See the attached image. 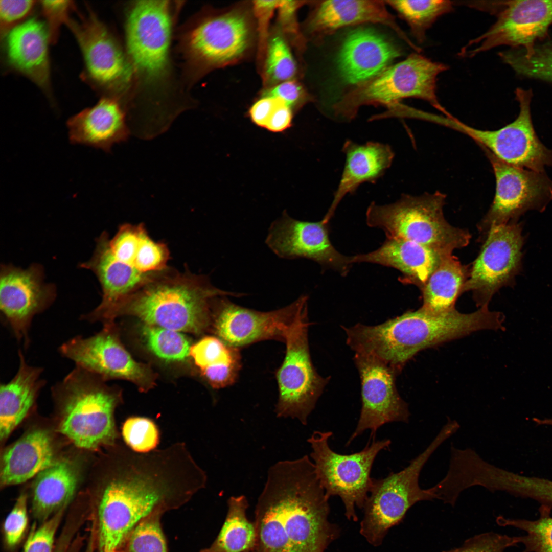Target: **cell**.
<instances>
[{"instance_id":"cell-51","label":"cell","mask_w":552,"mask_h":552,"mask_svg":"<svg viewBox=\"0 0 552 552\" xmlns=\"http://www.w3.org/2000/svg\"><path fill=\"white\" fill-rule=\"evenodd\" d=\"M279 101V99L270 97H262L258 100L249 109L252 122L259 126L265 127Z\"/></svg>"},{"instance_id":"cell-34","label":"cell","mask_w":552,"mask_h":552,"mask_svg":"<svg viewBox=\"0 0 552 552\" xmlns=\"http://www.w3.org/2000/svg\"><path fill=\"white\" fill-rule=\"evenodd\" d=\"M227 512L220 531L212 544L200 552H252L257 542L254 522L246 512L249 504L244 495L227 500Z\"/></svg>"},{"instance_id":"cell-2","label":"cell","mask_w":552,"mask_h":552,"mask_svg":"<svg viewBox=\"0 0 552 552\" xmlns=\"http://www.w3.org/2000/svg\"><path fill=\"white\" fill-rule=\"evenodd\" d=\"M308 455L271 466L255 510L252 552H325L340 535Z\"/></svg>"},{"instance_id":"cell-46","label":"cell","mask_w":552,"mask_h":552,"mask_svg":"<svg viewBox=\"0 0 552 552\" xmlns=\"http://www.w3.org/2000/svg\"><path fill=\"white\" fill-rule=\"evenodd\" d=\"M40 6L52 43L57 39L60 27L70 20V12L74 8L70 1H42Z\"/></svg>"},{"instance_id":"cell-10","label":"cell","mask_w":552,"mask_h":552,"mask_svg":"<svg viewBox=\"0 0 552 552\" xmlns=\"http://www.w3.org/2000/svg\"><path fill=\"white\" fill-rule=\"evenodd\" d=\"M168 1H139L131 5L125 22L127 55L134 80L157 84L168 76L173 13Z\"/></svg>"},{"instance_id":"cell-13","label":"cell","mask_w":552,"mask_h":552,"mask_svg":"<svg viewBox=\"0 0 552 552\" xmlns=\"http://www.w3.org/2000/svg\"><path fill=\"white\" fill-rule=\"evenodd\" d=\"M490 161L496 179L493 201L478 225L484 242L493 227L518 223L527 211L543 212L552 200V180L545 172L517 167L499 159L482 148Z\"/></svg>"},{"instance_id":"cell-9","label":"cell","mask_w":552,"mask_h":552,"mask_svg":"<svg viewBox=\"0 0 552 552\" xmlns=\"http://www.w3.org/2000/svg\"><path fill=\"white\" fill-rule=\"evenodd\" d=\"M332 431H314L307 441L312 451L318 479L326 496H338L344 505L347 518L358 520L356 507L362 509L371 489L370 476L374 462L380 451L388 449L389 439L373 441L361 451L350 454L334 452L329 446Z\"/></svg>"},{"instance_id":"cell-1","label":"cell","mask_w":552,"mask_h":552,"mask_svg":"<svg viewBox=\"0 0 552 552\" xmlns=\"http://www.w3.org/2000/svg\"><path fill=\"white\" fill-rule=\"evenodd\" d=\"M112 467L102 486L96 528L98 552H120L142 520L189 501L207 484L205 472L183 442L148 453L112 446Z\"/></svg>"},{"instance_id":"cell-12","label":"cell","mask_w":552,"mask_h":552,"mask_svg":"<svg viewBox=\"0 0 552 552\" xmlns=\"http://www.w3.org/2000/svg\"><path fill=\"white\" fill-rule=\"evenodd\" d=\"M252 31L249 17L240 10L203 17L183 34L185 59L192 69L199 72L233 64L248 51Z\"/></svg>"},{"instance_id":"cell-24","label":"cell","mask_w":552,"mask_h":552,"mask_svg":"<svg viewBox=\"0 0 552 552\" xmlns=\"http://www.w3.org/2000/svg\"><path fill=\"white\" fill-rule=\"evenodd\" d=\"M402 55L400 49L376 31L358 27L343 39L336 57L341 80L354 86L378 76Z\"/></svg>"},{"instance_id":"cell-38","label":"cell","mask_w":552,"mask_h":552,"mask_svg":"<svg viewBox=\"0 0 552 552\" xmlns=\"http://www.w3.org/2000/svg\"><path fill=\"white\" fill-rule=\"evenodd\" d=\"M540 516L535 520L509 518L498 516L497 523L500 526H511L524 532L516 536L518 544L524 549L521 552H552V517L550 512L541 509Z\"/></svg>"},{"instance_id":"cell-49","label":"cell","mask_w":552,"mask_h":552,"mask_svg":"<svg viewBox=\"0 0 552 552\" xmlns=\"http://www.w3.org/2000/svg\"><path fill=\"white\" fill-rule=\"evenodd\" d=\"M280 1H254L252 8L257 21L259 57L263 59L268 41V27L270 20L277 10Z\"/></svg>"},{"instance_id":"cell-20","label":"cell","mask_w":552,"mask_h":552,"mask_svg":"<svg viewBox=\"0 0 552 552\" xmlns=\"http://www.w3.org/2000/svg\"><path fill=\"white\" fill-rule=\"evenodd\" d=\"M62 356L101 377L123 379L137 385L143 390L153 384L150 370L134 360L120 342L112 324L87 337L77 336L59 349Z\"/></svg>"},{"instance_id":"cell-35","label":"cell","mask_w":552,"mask_h":552,"mask_svg":"<svg viewBox=\"0 0 552 552\" xmlns=\"http://www.w3.org/2000/svg\"><path fill=\"white\" fill-rule=\"evenodd\" d=\"M408 25L413 36L419 43L425 39L427 30L441 16L453 10L450 1H386Z\"/></svg>"},{"instance_id":"cell-32","label":"cell","mask_w":552,"mask_h":552,"mask_svg":"<svg viewBox=\"0 0 552 552\" xmlns=\"http://www.w3.org/2000/svg\"><path fill=\"white\" fill-rule=\"evenodd\" d=\"M79 474L67 459L56 461L36 477L33 486L32 511L41 523L65 508L76 491Z\"/></svg>"},{"instance_id":"cell-28","label":"cell","mask_w":552,"mask_h":552,"mask_svg":"<svg viewBox=\"0 0 552 552\" xmlns=\"http://www.w3.org/2000/svg\"><path fill=\"white\" fill-rule=\"evenodd\" d=\"M450 255L408 240L386 238L378 249L352 256V261L353 263L367 262L395 268L402 274V282L421 290L432 272Z\"/></svg>"},{"instance_id":"cell-30","label":"cell","mask_w":552,"mask_h":552,"mask_svg":"<svg viewBox=\"0 0 552 552\" xmlns=\"http://www.w3.org/2000/svg\"><path fill=\"white\" fill-rule=\"evenodd\" d=\"M51 436L44 429L25 434L6 448L1 460V487L23 483L36 476L56 461Z\"/></svg>"},{"instance_id":"cell-16","label":"cell","mask_w":552,"mask_h":552,"mask_svg":"<svg viewBox=\"0 0 552 552\" xmlns=\"http://www.w3.org/2000/svg\"><path fill=\"white\" fill-rule=\"evenodd\" d=\"M227 296L213 300L211 324L217 337L238 349L267 339L284 342L288 330L308 306V300L307 295H302L286 307L262 312L236 305Z\"/></svg>"},{"instance_id":"cell-15","label":"cell","mask_w":552,"mask_h":552,"mask_svg":"<svg viewBox=\"0 0 552 552\" xmlns=\"http://www.w3.org/2000/svg\"><path fill=\"white\" fill-rule=\"evenodd\" d=\"M497 20L484 34L470 41L461 52L473 57L495 47L509 45L531 52L538 41L548 37L552 25V0L499 1L493 8Z\"/></svg>"},{"instance_id":"cell-17","label":"cell","mask_w":552,"mask_h":552,"mask_svg":"<svg viewBox=\"0 0 552 552\" xmlns=\"http://www.w3.org/2000/svg\"><path fill=\"white\" fill-rule=\"evenodd\" d=\"M353 360L361 381V409L357 426L346 446L366 430L375 440L377 430L393 422L409 421L408 405L400 396L396 384L399 373L378 359L355 353Z\"/></svg>"},{"instance_id":"cell-4","label":"cell","mask_w":552,"mask_h":552,"mask_svg":"<svg viewBox=\"0 0 552 552\" xmlns=\"http://www.w3.org/2000/svg\"><path fill=\"white\" fill-rule=\"evenodd\" d=\"M221 295L242 294L218 289L205 275L169 268L127 297L113 318L131 315L145 324L200 334L211 324L214 298Z\"/></svg>"},{"instance_id":"cell-22","label":"cell","mask_w":552,"mask_h":552,"mask_svg":"<svg viewBox=\"0 0 552 552\" xmlns=\"http://www.w3.org/2000/svg\"><path fill=\"white\" fill-rule=\"evenodd\" d=\"M328 223L294 219L286 213L271 225L266 243L278 256L285 259L306 258L344 275L352 257L339 252L332 244Z\"/></svg>"},{"instance_id":"cell-37","label":"cell","mask_w":552,"mask_h":552,"mask_svg":"<svg viewBox=\"0 0 552 552\" xmlns=\"http://www.w3.org/2000/svg\"><path fill=\"white\" fill-rule=\"evenodd\" d=\"M195 364L200 369L239 372L241 367L239 349L214 336H206L190 350Z\"/></svg>"},{"instance_id":"cell-21","label":"cell","mask_w":552,"mask_h":552,"mask_svg":"<svg viewBox=\"0 0 552 552\" xmlns=\"http://www.w3.org/2000/svg\"><path fill=\"white\" fill-rule=\"evenodd\" d=\"M532 95L531 89L517 88L516 99L520 108L517 118L498 130L476 129L473 138L507 164L544 172L546 167L552 166V150L543 144L535 131L530 107Z\"/></svg>"},{"instance_id":"cell-40","label":"cell","mask_w":552,"mask_h":552,"mask_svg":"<svg viewBox=\"0 0 552 552\" xmlns=\"http://www.w3.org/2000/svg\"><path fill=\"white\" fill-rule=\"evenodd\" d=\"M265 57L264 75L267 83L274 86L296 75V61L282 34L277 33L269 38Z\"/></svg>"},{"instance_id":"cell-42","label":"cell","mask_w":552,"mask_h":552,"mask_svg":"<svg viewBox=\"0 0 552 552\" xmlns=\"http://www.w3.org/2000/svg\"><path fill=\"white\" fill-rule=\"evenodd\" d=\"M122 434L126 445L139 453L155 450L159 440L157 426L151 420L145 417L128 418L123 425Z\"/></svg>"},{"instance_id":"cell-39","label":"cell","mask_w":552,"mask_h":552,"mask_svg":"<svg viewBox=\"0 0 552 552\" xmlns=\"http://www.w3.org/2000/svg\"><path fill=\"white\" fill-rule=\"evenodd\" d=\"M141 333L148 349L167 361H181L190 355L191 345L181 332L144 324Z\"/></svg>"},{"instance_id":"cell-7","label":"cell","mask_w":552,"mask_h":552,"mask_svg":"<svg viewBox=\"0 0 552 552\" xmlns=\"http://www.w3.org/2000/svg\"><path fill=\"white\" fill-rule=\"evenodd\" d=\"M447 69L444 64L419 53L412 54L370 80L354 86L331 105L328 115L337 122H349L362 106L387 107L403 99L416 98L427 101L448 116L436 93L438 76Z\"/></svg>"},{"instance_id":"cell-41","label":"cell","mask_w":552,"mask_h":552,"mask_svg":"<svg viewBox=\"0 0 552 552\" xmlns=\"http://www.w3.org/2000/svg\"><path fill=\"white\" fill-rule=\"evenodd\" d=\"M163 514L155 513L140 521L128 534L120 552H168L160 522Z\"/></svg>"},{"instance_id":"cell-36","label":"cell","mask_w":552,"mask_h":552,"mask_svg":"<svg viewBox=\"0 0 552 552\" xmlns=\"http://www.w3.org/2000/svg\"><path fill=\"white\" fill-rule=\"evenodd\" d=\"M499 56L519 76L552 83V40L536 44L529 53L512 49Z\"/></svg>"},{"instance_id":"cell-19","label":"cell","mask_w":552,"mask_h":552,"mask_svg":"<svg viewBox=\"0 0 552 552\" xmlns=\"http://www.w3.org/2000/svg\"><path fill=\"white\" fill-rule=\"evenodd\" d=\"M42 266L27 269L3 264L0 272V308L16 339L27 348L34 317L48 309L56 296L55 286L44 282Z\"/></svg>"},{"instance_id":"cell-11","label":"cell","mask_w":552,"mask_h":552,"mask_svg":"<svg viewBox=\"0 0 552 552\" xmlns=\"http://www.w3.org/2000/svg\"><path fill=\"white\" fill-rule=\"evenodd\" d=\"M310 325L307 306L286 334L285 357L275 374L277 417L296 419L304 425L330 379L320 375L312 363L308 341Z\"/></svg>"},{"instance_id":"cell-44","label":"cell","mask_w":552,"mask_h":552,"mask_svg":"<svg viewBox=\"0 0 552 552\" xmlns=\"http://www.w3.org/2000/svg\"><path fill=\"white\" fill-rule=\"evenodd\" d=\"M518 544L516 536L490 532L474 536L461 546L446 552H504Z\"/></svg>"},{"instance_id":"cell-31","label":"cell","mask_w":552,"mask_h":552,"mask_svg":"<svg viewBox=\"0 0 552 552\" xmlns=\"http://www.w3.org/2000/svg\"><path fill=\"white\" fill-rule=\"evenodd\" d=\"M19 366L13 378L1 384L0 388V438L6 440L33 407L38 395L45 385L41 378L43 369L27 362L18 351Z\"/></svg>"},{"instance_id":"cell-54","label":"cell","mask_w":552,"mask_h":552,"mask_svg":"<svg viewBox=\"0 0 552 552\" xmlns=\"http://www.w3.org/2000/svg\"><path fill=\"white\" fill-rule=\"evenodd\" d=\"M93 541H94V540L93 539V538H91L90 542H89V543L88 544V547H87V548L86 549V552H94V544H93L94 542Z\"/></svg>"},{"instance_id":"cell-45","label":"cell","mask_w":552,"mask_h":552,"mask_svg":"<svg viewBox=\"0 0 552 552\" xmlns=\"http://www.w3.org/2000/svg\"><path fill=\"white\" fill-rule=\"evenodd\" d=\"M28 523L27 497L25 493L17 498L4 523L5 541L9 548L15 547L21 540Z\"/></svg>"},{"instance_id":"cell-53","label":"cell","mask_w":552,"mask_h":552,"mask_svg":"<svg viewBox=\"0 0 552 552\" xmlns=\"http://www.w3.org/2000/svg\"><path fill=\"white\" fill-rule=\"evenodd\" d=\"M533 422L536 424L539 425L547 426L552 427V418H535L533 419Z\"/></svg>"},{"instance_id":"cell-8","label":"cell","mask_w":552,"mask_h":552,"mask_svg":"<svg viewBox=\"0 0 552 552\" xmlns=\"http://www.w3.org/2000/svg\"><path fill=\"white\" fill-rule=\"evenodd\" d=\"M454 433L452 426L445 425L426 449L404 469L390 472L385 478H372L359 530L370 545H381L389 530L402 520L415 504L435 499L428 488L420 487L419 476L432 453Z\"/></svg>"},{"instance_id":"cell-3","label":"cell","mask_w":552,"mask_h":552,"mask_svg":"<svg viewBox=\"0 0 552 552\" xmlns=\"http://www.w3.org/2000/svg\"><path fill=\"white\" fill-rule=\"evenodd\" d=\"M504 320L502 313L488 307L470 313L420 307L377 325L356 324L348 329L347 340L354 352L374 357L399 374L420 351L479 330L503 331Z\"/></svg>"},{"instance_id":"cell-33","label":"cell","mask_w":552,"mask_h":552,"mask_svg":"<svg viewBox=\"0 0 552 552\" xmlns=\"http://www.w3.org/2000/svg\"><path fill=\"white\" fill-rule=\"evenodd\" d=\"M468 267L450 255L432 272L421 290V307L431 312H444L455 309V303L469 274Z\"/></svg>"},{"instance_id":"cell-14","label":"cell","mask_w":552,"mask_h":552,"mask_svg":"<svg viewBox=\"0 0 552 552\" xmlns=\"http://www.w3.org/2000/svg\"><path fill=\"white\" fill-rule=\"evenodd\" d=\"M522 227L518 222L493 227L483 242L463 289L472 292L479 308L488 307L500 288L515 285L522 267Z\"/></svg>"},{"instance_id":"cell-25","label":"cell","mask_w":552,"mask_h":552,"mask_svg":"<svg viewBox=\"0 0 552 552\" xmlns=\"http://www.w3.org/2000/svg\"><path fill=\"white\" fill-rule=\"evenodd\" d=\"M384 1H323L317 2L307 23V31L319 44L338 29L366 22L379 23L390 28L413 49L418 47L398 26Z\"/></svg>"},{"instance_id":"cell-48","label":"cell","mask_w":552,"mask_h":552,"mask_svg":"<svg viewBox=\"0 0 552 552\" xmlns=\"http://www.w3.org/2000/svg\"><path fill=\"white\" fill-rule=\"evenodd\" d=\"M262 97H270L282 100L292 109L302 106L312 98L298 82L294 80L280 83L265 90Z\"/></svg>"},{"instance_id":"cell-5","label":"cell","mask_w":552,"mask_h":552,"mask_svg":"<svg viewBox=\"0 0 552 552\" xmlns=\"http://www.w3.org/2000/svg\"><path fill=\"white\" fill-rule=\"evenodd\" d=\"M104 381L76 365L51 388L61 416L59 430L79 448L95 450L117 443L114 411L120 396Z\"/></svg>"},{"instance_id":"cell-26","label":"cell","mask_w":552,"mask_h":552,"mask_svg":"<svg viewBox=\"0 0 552 552\" xmlns=\"http://www.w3.org/2000/svg\"><path fill=\"white\" fill-rule=\"evenodd\" d=\"M66 125L71 143L106 152H110L114 144L126 142L131 133L126 107L114 96L103 97L94 106L71 117Z\"/></svg>"},{"instance_id":"cell-27","label":"cell","mask_w":552,"mask_h":552,"mask_svg":"<svg viewBox=\"0 0 552 552\" xmlns=\"http://www.w3.org/2000/svg\"><path fill=\"white\" fill-rule=\"evenodd\" d=\"M5 38V51L9 64L45 92L50 87V65L47 26L32 18L10 30Z\"/></svg>"},{"instance_id":"cell-47","label":"cell","mask_w":552,"mask_h":552,"mask_svg":"<svg viewBox=\"0 0 552 552\" xmlns=\"http://www.w3.org/2000/svg\"><path fill=\"white\" fill-rule=\"evenodd\" d=\"M35 1H1L0 22L2 36L16 27L31 12Z\"/></svg>"},{"instance_id":"cell-18","label":"cell","mask_w":552,"mask_h":552,"mask_svg":"<svg viewBox=\"0 0 552 552\" xmlns=\"http://www.w3.org/2000/svg\"><path fill=\"white\" fill-rule=\"evenodd\" d=\"M81 50L87 76L96 85L115 93H124L134 81L127 54L104 25L91 12L79 21L67 25Z\"/></svg>"},{"instance_id":"cell-29","label":"cell","mask_w":552,"mask_h":552,"mask_svg":"<svg viewBox=\"0 0 552 552\" xmlns=\"http://www.w3.org/2000/svg\"><path fill=\"white\" fill-rule=\"evenodd\" d=\"M346 162L331 204L322 220L328 223L343 198L365 182H375L391 166L394 153L388 144L369 142L359 144L351 140L343 144Z\"/></svg>"},{"instance_id":"cell-23","label":"cell","mask_w":552,"mask_h":552,"mask_svg":"<svg viewBox=\"0 0 552 552\" xmlns=\"http://www.w3.org/2000/svg\"><path fill=\"white\" fill-rule=\"evenodd\" d=\"M109 238L103 232L96 240L90 259L79 267L92 271L98 278L102 291V301L81 319L90 323L112 322L113 314L120 304L155 277L141 273L132 266L115 258L109 247Z\"/></svg>"},{"instance_id":"cell-50","label":"cell","mask_w":552,"mask_h":552,"mask_svg":"<svg viewBox=\"0 0 552 552\" xmlns=\"http://www.w3.org/2000/svg\"><path fill=\"white\" fill-rule=\"evenodd\" d=\"M308 1H280L277 9L279 21L284 30L296 40L300 48L304 47V39L300 33L296 16L297 10Z\"/></svg>"},{"instance_id":"cell-6","label":"cell","mask_w":552,"mask_h":552,"mask_svg":"<svg viewBox=\"0 0 552 552\" xmlns=\"http://www.w3.org/2000/svg\"><path fill=\"white\" fill-rule=\"evenodd\" d=\"M446 196L436 192L420 196L404 194L394 203L372 202L366 212L367 225L383 230L387 238L413 242L446 254L466 246L471 235L445 219Z\"/></svg>"},{"instance_id":"cell-52","label":"cell","mask_w":552,"mask_h":552,"mask_svg":"<svg viewBox=\"0 0 552 552\" xmlns=\"http://www.w3.org/2000/svg\"><path fill=\"white\" fill-rule=\"evenodd\" d=\"M292 119V109L279 99L265 128L273 132L282 131L291 126Z\"/></svg>"},{"instance_id":"cell-43","label":"cell","mask_w":552,"mask_h":552,"mask_svg":"<svg viewBox=\"0 0 552 552\" xmlns=\"http://www.w3.org/2000/svg\"><path fill=\"white\" fill-rule=\"evenodd\" d=\"M65 509L42 522L40 526L33 527L26 542L24 552H55V536Z\"/></svg>"}]
</instances>
